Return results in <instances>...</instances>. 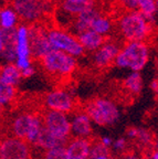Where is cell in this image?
Segmentation results:
<instances>
[{
    "label": "cell",
    "instance_id": "1",
    "mask_svg": "<svg viewBox=\"0 0 158 159\" xmlns=\"http://www.w3.org/2000/svg\"><path fill=\"white\" fill-rule=\"evenodd\" d=\"M117 28L127 42L146 41L153 31V22L139 10H127L119 17Z\"/></svg>",
    "mask_w": 158,
    "mask_h": 159
},
{
    "label": "cell",
    "instance_id": "2",
    "mask_svg": "<svg viewBox=\"0 0 158 159\" xmlns=\"http://www.w3.org/2000/svg\"><path fill=\"white\" fill-rule=\"evenodd\" d=\"M149 47L146 41H129L121 48L115 65L121 69L141 72L149 60Z\"/></svg>",
    "mask_w": 158,
    "mask_h": 159
},
{
    "label": "cell",
    "instance_id": "3",
    "mask_svg": "<svg viewBox=\"0 0 158 159\" xmlns=\"http://www.w3.org/2000/svg\"><path fill=\"white\" fill-rule=\"evenodd\" d=\"M41 63L48 73L58 76H69L77 65V57L57 49H52L42 57Z\"/></svg>",
    "mask_w": 158,
    "mask_h": 159
},
{
    "label": "cell",
    "instance_id": "4",
    "mask_svg": "<svg viewBox=\"0 0 158 159\" xmlns=\"http://www.w3.org/2000/svg\"><path fill=\"white\" fill-rule=\"evenodd\" d=\"M85 113L91 117L92 122L99 126L116 124L121 117L117 105L105 98H99L89 103L85 107Z\"/></svg>",
    "mask_w": 158,
    "mask_h": 159
},
{
    "label": "cell",
    "instance_id": "5",
    "mask_svg": "<svg viewBox=\"0 0 158 159\" xmlns=\"http://www.w3.org/2000/svg\"><path fill=\"white\" fill-rule=\"evenodd\" d=\"M11 6L27 23H37L51 11L50 0H12Z\"/></svg>",
    "mask_w": 158,
    "mask_h": 159
},
{
    "label": "cell",
    "instance_id": "6",
    "mask_svg": "<svg viewBox=\"0 0 158 159\" xmlns=\"http://www.w3.org/2000/svg\"><path fill=\"white\" fill-rule=\"evenodd\" d=\"M49 40L53 49L73 55L75 57H82L85 51L80 42L77 35L62 29H50Z\"/></svg>",
    "mask_w": 158,
    "mask_h": 159
},
{
    "label": "cell",
    "instance_id": "7",
    "mask_svg": "<svg viewBox=\"0 0 158 159\" xmlns=\"http://www.w3.org/2000/svg\"><path fill=\"white\" fill-rule=\"evenodd\" d=\"M11 128L16 137L33 144L42 128V122L37 115L25 113L13 120Z\"/></svg>",
    "mask_w": 158,
    "mask_h": 159
},
{
    "label": "cell",
    "instance_id": "8",
    "mask_svg": "<svg viewBox=\"0 0 158 159\" xmlns=\"http://www.w3.org/2000/svg\"><path fill=\"white\" fill-rule=\"evenodd\" d=\"M17 60H16V65L19 67L21 71L30 65L31 63V55H32V50H31V42H30V33L29 27L26 23H20L17 28Z\"/></svg>",
    "mask_w": 158,
    "mask_h": 159
},
{
    "label": "cell",
    "instance_id": "9",
    "mask_svg": "<svg viewBox=\"0 0 158 159\" xmlns=\"http://www.w3.org/2000/svg\"><path fill=\"white\" fill-rule=\"evenodd\" d=\"M29 33L33 57L41 60L53 49L49 40V30L39 23H32L29 27Z\"/></svg>",
    "mask_w": 158,
    "mask_h": 159
},
{
    "label": "cell",
    "instance_id": "10",
    "mask_svg": "<svg viewBox=\"0 0 158 159\" xmlns=\"http://www.w3.org/2000/svg\"><path fill=\"white\" fill-rule=\"evenodd\" d=\"M44 126L51 130L53 134L62 138L69 139L72 133L71 120L67 118V113L49 109L44 115Z\"/></svg>",
    "mask_w": 158,
    "mask_h": 159
},
{
    "label": "cell",
    "instance_id": "11",
    "mask_svg": "<svg viewBox=\"0 0 158 159\" xmlns=\"http://www.w3.org/2000/svg\"><path fill=\"white\" fill-rule=\"evenodd\" d=\"M29 147L26 140L18 137H9L0 146V159H29Z\"/></svg>",
    "mask_w": 158,
    "mask_h": 159
},
{
    "label": "cell",
    "instance_id": "12",
    "mask_svg": "<svg viewBox=\"0 0 158 159\" xmlns=\"http://www.w3.org/2000/svg\"><path fill=\"white\" fill-rule=\"evenodd\" d=\"M17 28H0V57L5 63H16L17 60Z\"/></svg>",
    "mask_w": 158,
    "mask_h": 159
},
{
    "label": "cell",
    "instance_id": "13",
    "mask_svg": "<svg viewBox=\"0 0 158 159\" xmlns=\"http://www.w3.org/2000/svg\"><path fill=\"white\" fill-rule=\"evenodd\" d=\"M119 44L115 41H105L96 51L93 52V63L97 67H106L115 62L117 54L119 53Z\"/></svg>",
    "mask_w": 158,
    "mask_h": 159
},
{
    "label": "cell",
    "instance_id": "14",
    "mask_svg": "<svg viewBox=\"0 0 158 159\" xmlns=\"http://www.w3.org/2000/svg\"><path fill=\"white\" fill-rule=\"evenodd\" d=\"M45 105L49 109L69 113L73 109L74 99L70 92L63 89H55L45 96Z\"/></svg>",
    "mask_w": 158,
    "mask_h": 159
},
{
    "label": "cell",
    "instance_id": "15",
    "mask_svg": "<svg viewBox=\"0 0 158 159\" xmlns=\"http://www.w3.org/2000/svg\"><path fill=\"white\" fill-rule=\"evenodd\" d=\"M100 15H101V12L95 8V6H92V7H89L87 9L83 10L77 16H75L73 23H72V28L74 30V32L77 33V35L79 33L83 32V31L91 29L93 21Z\"/></svg>",
    "mask_w": 158,
    "mask_h": 159
},
{
    "label": "cell",
    "instance_id": "16",
    "mask_svg": "<svg viewBox=\"0 0 158 159\" xmlns=\"http://www.w3.org/2000/svg\"><path fill=\"white\" fill-rule=\"evenodd\" d=\"M67 143V138H62V137L57 136L47 126H42L41 130H40L39 135H38L37 139H35V142L33 144L37 145L38 147H41V148H44L48 150V149L54 148V147L65 146Z\"/></svg>",
    "mask_w": 158,
    "mask_h": 159
},
{
    "label": "cell",
    "instance_id": "17",
    "mask_svg": "<svg viewBox=\"0 0 158 159\" xmlns=\"http://www.w3.org/2000/svg\"><path fill=\"white\" fill-rule=\"evenodd\" d=\"M92 119L86 113H79L71 119L72 134L75 137L87 138L92 134Z\"/></svg>",
    "mask_w": 158,
    "mask_h": 159
},
{
    "label": "cell",
    "instance_id": "18",
    "mask_svg": "<svg viewBox=\"0 0 158 159\" xmlns=\"http://www.w3.org/2000/svg\"><path fill=\"white\" fill-rule=\"evenodd\" d=\"M91 144L86 138L77 137L67 145L71 159H89L91 155Z\"/></svg>",
    "mask_w": 158,
    "mask_h": 159
},
{
    "label": "cell",
    "instance_id": "19",
    "mask_svg": "<svg viewBox=\"0 0 158 159\" xmlns=\"http://www.w3.org/2000/svg\"><path fill=\"white\" fill-rule=\"evenodd\" d=\"M77 38H79L81 44L83 45V48L85 49V51H89V52L96 51V50L106 41L104 35L95 32V31L92 29H89V30H86V31H83V32L79 33Z\"/></svg>",
    "mask_w": 158,
    "mask_h": 159
},
{
    "label": "cell",
    "instance_id": "20",
    "mask_svg": "<svg viewBox=\"0 0 158 159\" xmlns=\"http://www.w3.org/2000/svg\"><path fill=\"white\" fill-rule=\"evenodd\" d=\"M21 70L16 65V63H5L1 67L0 73V83L1 84L17 86L21 81Z\"/></svg>",
    "mask_w": 158,
    "mask_h": 159
},
{
    "label": "cell",
    "instance_id": "21",
    "mask_svg": "<svg viewBox=\"0 0 158 159\" xmlns=\"http://www.w3.org/2000/svg\"><path fill=\"white\" fill-rule=\"evenodd\" d=\"M20 17L12 6H6L0 10V27L3 29L18 28Z\"/></svg>",
    "mask_w": 158,
    "mask_h": 159
},
{
    "label": "cell",
    "instance_id": "22",
    "mask_svg": "<svg viewBox=\"0 0 158 159\" xmlns=\"http://www.w3.org/2000/svg\"><path fill=\"white\" fill-rule=\"evenodd\" d=\"M95 6L94 0H86V1H71V0H62L61 11L67 16H77L83 10L87 9L89 7Z\"/></svg>",
    "mask_w": 158,
    "mask_h": 159
},
{
    "label": "cell",
    "instance_id": "23",
    "mask_svg": "<svg viewBox=\"0 0 158 159\" xmlns=\"http://www.w3.org/2000/svg\"><path fill=\"white\" fill-rule=\"evenodd\" d=\"M124 85H125L126 89L128 92H131L132 94H139L144 86L143 77H142L141 72L132 71V73H129L125 79V81H124Z\"/></svg>",
    "mask_w": 158,
    "mask_h": 159
},
{
    "label": "cell",
    "instance_id": "24",
    "mask_svg": "<svg viewBox=\"0 0 158 159\" xmlns=\"http://www.w3.org/2000/svg\"><path fill=\"white\" fill-rule=\"evenodd\" d=\"M91 29L94 30L95 32L100 33V34L105 37V35L111 33L112 29H113V25H112V21L109 18L105 17V16H103L101 13V15L93 21Z\"/></svg>",
    "mask_w": 158,
    "mask_h": 159
},
{
    "label": "cell",
    "instance_id": "25",
    "mask_svg": "<svg viewBox=\"0 0 158 159\" xmlns=\"http://www.w3.org/2000/svg\"><path fill=\"white\" fill-rule=\"evenodd\" d=\"M138 10L154 23L157 15V0H138Z\"/></svg>",
    "mask_w": 158,
    "mask_h": 159
},
{
    "label": "cell",
    "instance_id": "26",
    "mask_svg": "<svg viewBox=\"0 0 158 159\" xmlns=\"http://www.w3.org/2000/svg\"><path fill=\"white\" fill-rule=\"evenodd\" d=\"M16 96V86L0 83V104L8 105Z\"/></svg>",
    "mask_w": 158,
    "mask_h": 159
},
{
    "label": "cell",
    "instance_id": "27",
    "mask_svg": "<svg viewBox=\"0 0 158 159\" xmlns=\"http://www.w3.org/2000/svg\"><path fill=\"white\" fill-rule=\"evenodd\" d=\"M45 159H71L70 158L67 147L59 146L54 148L48 149L45 154Z\"/></svg>",
    "mask_w": 158,
    "mask_h": 159
},
{
    "label": "cell",
    "instance_id": "28",
    "mask_svg": "<svg viewBox=\"0 0 158 159\" xmlns=\"http://www.w3.org/2000/svg\"><path fill=\"white\" fill-rule=\"evenodd\" d=\"M107 154H109V147H106L105 145L100 143V144H95L94 146H92L90 158H95V157L100 156H107Z\"/></svg>",
    "mask_w": 158,
    "mask_h": 159
},
{
    "label": "cell",
    "instance_id": "29",
    "mask_svg": "<svg viewBox=\"0 0 158 159\" xmlns=\"http://www.w3.org/2000/svg\"><path fill=\"white\" fill-rule=\"evenodd\" d=\"M126 10H138V0H118Z\"/></svg>",
    "mask_w": 158,
    "mask_h": 159
},
{
    "label": "cell",
    "instance_id": "30",
    "mask_svg": "<svg viewBox=\"0 0 158 159\" xmlns=\"http://www.w3.org/2000/svg\"><path fill=\"white\" fill-rule=\"evenodd\" d=\"M137 138H138L139 140H141V143H143V144H149V143L151 142V134L148 130H146V129H139Z\"/></svg>",
    "mask_w": 158,
    "mask_h": 159
},
{
    "label": "cell",
    "instance_id": "31",
    "mask_svg": "<svg viewBox=\"0 0 158 159\" xmlns=\"http://www.w3.org/2000/svg\"><path fill=\"white\" fill-rule=\"evenodd\" d=\"M35 73V69L33 65H30L29 67H27V69L22 70L21 71V74H22V77H25V79H28V77H31L33 74Z\"/></svg>",
    "mask_w": 158,
    "mask_h": 159
},
{
    "label": "cell",
    "instance_id": "32",
    "mask_svg": "<svg viewBox=\"0 0 158 159\" xmlns=\"http://www.w3.org/2000/svg\"><path fill=\"white\" fill-rule=\"evenodd\" d=\"M125 145H126V142L124 138H118L116 139L115 142H114V148L116 149V150H122V149L125 148Z\"/></svg>",
    "mask_w": 158,
    "mask_h": 159
},
{
    "label": "cell",
    "instance_id": "33",
    "mask_svg": "<svg viewBox=\"0 0 158 159\" xmlns=\"http://www.w3.org/2000/svg\"><path fill=\"white\" fill-rule=\"evenodd\" d=\"M138 132H139V129L131 128V129L127 130V136L131 137V138H137V136H138Z\"/></svg>",
    "mask_w": 158,
    "mask_h": 159
},
{
    "label": "cell",
    "instance_id": "34",
    "mask_svg": "<svg viewBox=\"0 0 158 159\" xmlns=\"http://www.w3.org/2000/svg\"><path fill=\"white\" fill-rule=\"evenodd\" d=\"M101 143H102L103 145H105L106 147H109L112 144H113V142H112V139L109 138V137H102Z\"/></svg>",
    "mask_w": 158,
    "mask_h": 159
},
{
    "label": "cell",
    "instance_id": "35",
    "mask_svg": "<svg viewBox=\"0 0 158 159\" xmlns=\"http://www.w3.org/2000/svg\"><path fill=\"white\" fill-rule=\"evenodd\" d=\"M151 87L153 91H155V92H158V81L157 80H155V81H153V82L151 83Z\"/></svg>",
    "mask_w": 158,
    "mask_h": 159
},
{
    "label": "cell",
    "instance_id": "36",
    "mask_svg": "<svg viewBox=\"0 0 158 159\" xmlns=\"http://www.w3.org/2000/svg\"><path fill=\"white\" fill-rule=\"evenodd\" d=\"M151 159H158V150H156V152H153V155H151Z\"/></svg>",
    "mask_w": 158,
    "mask_h": 159
},
{
    "label": "cell",
    "instance_id": "37",
    "mask_svg": "<svg viewBox=\"0 0 158 159\" xmlns=\"http://www.w3.org/2000/svg\"><path fill=\"white\" fill-rule=\"evenodd\" d=\"M124 159H138V158H137L135 155H128V156H126Z\"/></svg>",
    "mask_w": 158,
    "mask_h": 159
},
{
    "label": "cell",
    "instance_id": "38",
    "mask_svg": "<svg viewBox=\"0 0 158 159\" xmlns=\"http://www.w3.org/2000/svg\"><path fill=\"white\" fill-rule=\"evenodd\" d=\"M91 159H109L107 156H100V157H95V158H91Z\"/></svg>",
    "mask_w": 158,
    "mask_h": 159
},
{
    "label": "cell",
    "instance_id": "39",
    "mask_svg": "<svg viewBox=\"0 0 158 159\" xmlns=\"http://www.w3.org/2000/svg\"><path fill=\"white\" fill-rule=\"evenodd\" d=\"M71 1H86V0H71Z\"/></svg>",
    "mask_w": 158,
    "mask_h": 159
},
{
    "label": "cell",
    "instance_id": "40",
    "mask_svg": "<svg viewBox=\"0 0 158 159\" xmlns=\"http://www.w3.org/2000/svg\"><path fill=\"white\" fill-rule=\"evenodd\" d=\"M156 149H157V150H158V140H157V142H156Z\"/></svg>",
    "mask_w": 158,
    "mask_h": 159
},
{
    "label": "cell",
    "instance_id": "41",
    "mask_svg": "<svg viewBox=\"0 0 158 159\" xmlns=\"http://www.w3.org/2000/svg\"><path fill=\"white\" fill-rule=\"evenodd\" d=\"M157 15H158V1H157Z\"/></svg>",
    "mask_w": 158,
    "mask_h": 159
},
{
    "label": "cell",
    "instance_id": "42",
    "mask_svg": "<svg viewBox=\"0 0 158 159\" xmlns=\"http://www.w3.org/2000/svg\"><path fill=\"white\" fill-rule=\"evenodd\" d=\"M1 1H5V0H1Z\"/></svg>",
    "mask_w": 158,
    "mask_h": 159
},
{
    "label": "cell",
    "instance_id": "43",
    "mask_svg": "<svg viewBox=\"0 0 158 159\" xmlns=\"http://www.w3.org/2000/svg\"><path fill=\"white\" fill-rule=\"evenodd\" d=\"M157 1H158V0H157Z\"/></svg>",
    "mask_w": 158,
    "mask_h": 159
}]
</instances>
